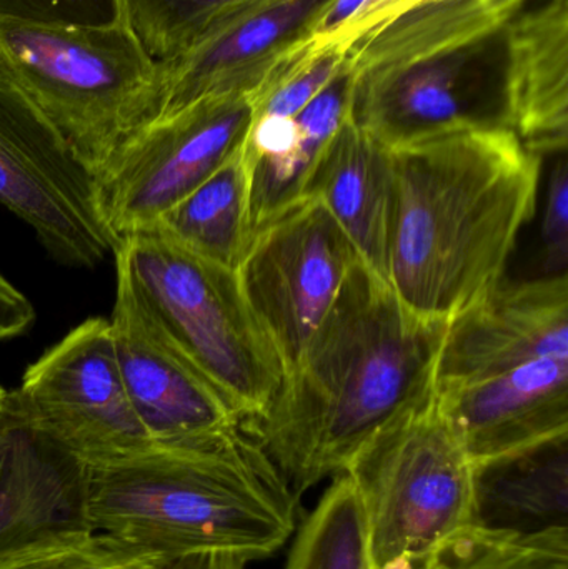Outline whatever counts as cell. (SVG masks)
Wrapping results in <instances>:
<instances>
[{"label": "cell", "instance_id": "obj_17", "mask_svg": "<svg viewBox=\"0 0 568 569\" xmlns=\"http://www.w3.org/2000/svg\"><path fill=\"white\" fill-rule=\"evenodd\" d=\"M349 73L343 66L292 119L252 117L243 143L250 236L267 220L306 199L323 150L349 113Z\"/></svg>", "mask_w": 568, "mask_h": 569}, {"label": "cell", "instance_id": "obj_11", "mask_svg": "<svg viewBox=\"0 0 568 569\" xmlns=\"http://www.w3.org/2000/svg\"><path fill=\"white\" fill-rule=\"evenodd\" d=\"M16 395L30 420L82 463L153 447L127 395L107 318H89L50 347Z\"/></svg>", "mask_w": 568, "mask_h": 569}, {"label": "cell", "instance_id": "obj_33", "mask_svg": "<svg viewBox=\"0 0 568 569\" xmlns=\"http://www.w3.org/2000/svg\"><path fill=\"white\" fill-rule=\"evenodd\" d=\"M193 558H186V560L176 561L170 569H192Z\"/></svg>", "mask_w": 568, "mask_h": 569}, {"label": "cell", "instance_id": "obj_8", "mask_svg": "<svg viewBox=\"0 0 568 569\" xmlns=\"http://www.w3.org/2000/svg\"><path fill=\"white\" fill-rule=\"evenodd\" d=\"M0 206L62 266L92 270L116 252L97 207L96 176L2 66Z\"/></svg>", "mask_w": 568, "mask_h": 569}, {"label": "cell", "instance_id": "obj_1", "mask_svg": "<svg viewBox=\"0 0 568 569\" xmlns=\"http://www.w3.org/2000/svg\"><path fill=\"white\" fill-rule=\"evenodd\" d=\"M444 321L413 317L362 260L350 267L302 360L243 421L297 497L346 471L390 421L436 397Z\"/></svg>", "mask_w": 568, "mask_h": 569}, {"label": "cell", "instance_id": "obj_24", "mask_svg": "<svg viewBox=\"0 0 568 569\" xmlns=\"http://www.w3.org/2000/svg\"><path fill=\"white\" fill-rule=\"evenodd\" d=\"M173 563L93 530L59 535L0 557V569H170Z\"/></svg>", "mask_w": 568, "mask_h": 569}, {"label": "cell", "instance_id": "obj_4", "mask_svg": "<svg viewBox=\"0 0 568 569\" xmlns=\"http://www.w3.org/2000/svg\"><path fill=\"white\" fill-rule=\"evenodd\" d=\"M507 29L480 0H399L342 49L350 119L387 149L510 129Z\"/></svg>", "mask_w": 568, "mask_h": 569}, {"label": "cell", "instance_id": "obj_31", "mask_svg": "<svg viewBox=\"0 0 568 569\" xmlns=\"http://www.w3.org/2000/svg\"><path fill=\"white\" fill-rule=\"evenodd\" d=\"M210 569H247V561L232 557H209Z\"/></svg>", "mask_w": 568, "mask_h": 569}, {"label": "cell", "instance_id": "obj_10", "mask_svg": "<svg viewBox=\"0 0 568 569\" xmlns=\"http://www.w3.org/2000/svg\"><path fill=\"white\" fill-rule=\"evenodd\" d=\"M357 260L352 243L316 197L253 230L236 272L283 377L302 360Z\"/></svg>", "mask_w": 568, "mask_h": 569}, {"label": "cell", "instance_id": "obj_28", "mask_svg": "<svg viewBox=\"0 0 568 569\" xmlns=\"http://www.w3.org/2000/svg\"><path fill=\"white\" fill-rule=\"evenodd\" d=\"M36 323L29 298L0 272V341L22 337Z\"/></svg>", "mask_w": 568, "mask_h": 569}, {"label": "cell", "instance_id": "obj_5", "mask_svg": "<svg viewBox=\"0 0 568 569\" xmlns=\"http://www.w3.org/2000/svg\"><path fill=\"white\" fill-rule=\"evenodd\" d=\"M113 257L117 284L150 330L206 378L242 421L259 420L282 385L283 370L236 270L153 233L120 240Z\"/></svg>", "mask_w": 568, "mask_h": 569}, {"label": "cell", "instance_id": "obj_25", "mask_svg": "<svg viewBox=\"0 0 568 569\" xmlns=\"http://www.w3.org/2000/svg\"><path fill=\"white\" fill-rule=\"evenodd\" d=\"M252 0H123V13L150 57L169 60L189 49L226 13Z\"/></svg>", "mask_w": 568, "mask_h": 569}, {"label": "cell", "instance_id": "obj_15", "mask_svg": "<svg viewBox=\"0 0 568 569\" xmlns=\"http://www.w3.org/2000/svg\"><path fill=\"white\" fill-rule=\"evenodd\" d=\"M86 530H92L87 465L43 433L16 391H7L0 407V557Z\"/></svg>", "mask_w": 568, "mask_h": 569}, {"label": "cell", "instance_id": "obj_6", "mask_svg": "<svg viewBox=\"0 0 568 569\" xmlns=\"http://www.w3.org/2000/svg\"><path fill=\"white\" fill-rule=\"evenodd\" d=\"M0 66L93 176L159 117V66L127 22L0 20Z\"/></svg>", "mask_w": 568, "mask_h": 569}, {"label": "cell", "instance_id": "obj_9", "mask_svg": "<svg viewBox=\"0 0 568 569\" xmlns=\"http://www.w3.org/2000/svg\"><path fill=\"white\" fill-rule=\"evenodd\" d=\"M252 116L247 96L210 97L139 130L96 176L97 207L117 246L152 229L242 149Z\"/></svg>", "mask_w": 568, "mask_h": 569}, {"label": "cell", "instance_id": "obj_16", "mask_svg": "<svg viewBox=\"0 0 568 569\" xmlns=\"http://www.w3.org/2000/svg\"><path fill=\"white\" fill-rule=\"evenodd\" d=\"M110 325L127 395L153 445L193 443L242 421L206 378L150 330L119 284Z\"/></svg>", "mask_w": 568, "mask_h": 569}, {"label": "cell", "instance_id": "obj_13", "mask_svg": "<svg viewBox=\"0 0 568 569\" xmlns=\"http://www.w3.org/2000/svg\"><path fill=\"white\" fill-rule=\"evenodd\" d=\"M547 357L568 358L567 276L502 280L447 325L436 391L490 380Z\"/></svg>", "mask_w": 568, "mask_h": 569}, {"label": "cell", "instance_id": "obj_26", "mask_svg": "<svg viewBox=\"0 0 568 569\" xmlns=\"http://www.w3.org/2000/svg\"><path fill=\"white\" fill-rule=\"evenodd\" d=\"M0 20L46 27L126 22L123 0H0Z\"/></svg>", "mask_w": 568, "mask_h": 569}, {"label": "cell", "instance_id": "obj_14", "mask_svg": "<svg viewBox=\"0 0 568 569\" xmlns=\"http://www.w3.org/2000/svg\"><path fill=\"white\" fill-rule=\"evenodd\" d=\"M436 401L480 470L568 437V358L436 391Z\"/></svg>", "mask_w": 568, "mask_h": 569}, {"label": "cell", "instance_id": "obj_18", "mask_svg": "<svg viewBox=\"0 0 568 569\" xmlns=\"http://www.w3.org/2000/svg\"><path fill=\"white\" fill-rule=\"evenodd\" d=\"M306 197L323 203L359 259L387 282L396 212L390 149L370 139L347 113L323 150Z\"/></svg>", "mask_w": 568, "mask_h": 569}, {"label": "cell", "instance_id": "obj_23", "mask_svg": "<svg viewBox=\"0 0 568 569\" xmlns=\"http://www.w3.org/2000/svg\"><path fill=\"white\" fill-rule=\"evenodd\" d=\"M286 569H373L362 508L340 473L296 530Z\"/></svg>", "mask_w": 568, "mask_h": 569}, {"label": "cell", "instance_id": "obj_22", "mask_svg": "<svg viewBox=\"0 0 568 569\" xmlns=\"http://www.w3.org/2000/svg\"><path fill=\"white\" fill-rule=\"evenodd\" d=\"M416 569H568V527L519 531L474 525L419 558Z\"/></svg>", "mask_w": 568, "mask_h": 569}, {"label": "cell", "instance_id": "obj_34", "mask_svg": "<svg viewBox=\"0 0 568 569\" xmlns=\"http://www.w3.org/2000/svg\"><path fill=\"white\" fill-rule=\"evenodd\" d=\"M7 390L6 388L0 387V407H2L3 400H6Z\"/></svg>", "mask_w": 568, "mask_h": 569}, {"label": "cell", "instance_id": "obj_7", "mask_svg": "<svg viewBox=\"0 0 568 569\" xmlns=\"http://www.w3.org/2000/svg\"><path fill=\"white\" fill-rule=\"evenodd\" d=\"M372 568L426 557L479 525V475L436 397L373 435L347 465Z\"/></svg>", "mask_w": 568, "mask_h": 569}, {"label": "cell", "instance_id": "obj_12", "mask_svg": "<svg viewBox=\"0 0 568 569\" xmlns=\"http://www.w3.org/2000/svg\"><path fill=\"white\" fill-rule=\"evenodd\" d=\"M333 0H252L159 66V117L210 97L247 96L313 36Z\"/></svg>", "mask_w": 568, "mask_h": 569}, {"label": "cell", "instance_id": "obj_2", "mask_svg": "<svg viewBox=\"0 0 568 569\" xmlns=\"http://www.w3.org/2000/svg\"><path fill=\"white\" fill-rule=\"evenodd\" d=\"M389 282L413 317L449 323L502 282L537 212L540 157L510 129H466L390 149Z\"/></svg>", "mask_w": 568, "mask_h": 569}, {"label": "cell", "instance_id": "obj_20", "mask_svg": "<svg viewBox=\"0 0 568 569\" xmlns=\"http://www.w3.org/2000/svg\"><path fill=\"white\" fill-rule=\"evenodd\" d=\"M146 233L237 270L250 240L249 182L243 147L202 186L167 210Z\"/></svg>", "mask_w": 568, "mask_h": 569}, {"label": "cell", "instance_id": "obj_3", "mask_svg": "<svg viewBox=\"0 0 568 569\" xmlns=\"http://www.w3.org/2000/svg\"><path fill=\"white\" fill-rule=\"evenodd\" d=\"M297 503L243 421L193 443L87 465L90 528L170 561L263 560L296 533Z\"/></svg>", "mask_w": 568, "mask_h": 569}, {"label": "cell", "instance_id": "obj_21", "mask_svg": "<svg viewBox=\"0 0 568 569\" xmlns=\"http://www.w3.org/2000/svg\"><path fill=\"white\" fill-rule=\"evenodd\" d=\"M477 475L480 525L519 531L567 527L568 437Z\"/></svg>", "mask_w": 568, "mask_h": 569}, {"label": "cell", "instance_id": "obj_29", "mask_svg": "<svg viewBox=\"0 0 568 569\" xmlns=\"http://www.w3.org/2000/svg\"><path fill=\"white\" fill-rule=\"evenodd\" d=\"M396 2L397 0H367L362 9L343 26V29L340 30L339 36L333 39L332 43H337L340 49H346L353 40L359 39L363 33L373 29L382 20V17L386 16L387 10Z\"/></svg>", "mask_w": 568, "mask_h": 569}, {"label": "cell", "instance_id": "obj_19", "mask_svg": "<svg viewBox=\"0 0 568 569\" xmlns=\"http://www.w3.org/2000/svg\"><path fill=\"white\" fill-rule=\"evenodd\" d=\"M510 130L530 152L552 157L568 146V0H549L507 29Z\"/></svg>", "mask_w": 568, "mask_h": 569}, {"label": "cell", "instance_id": "obj_27", "mask_svg": "<svg viewBox=\"0 0 568 569\" xmlns=\"http://www.w3.org/2000/svg\"><path fill=\"white\" fill-rule=\"evenodd\" d=\"M540 277L567 276L568 269V160L566 152L552 156L547 173L540 226Z\"/></svg>", "mask_w": 568, "mask_h": 569}, {"label": "cell", "instance_id": "obj_30", "mask_svg": "<svg viewBox=\"0 0 568 569\" xmlns=\"http://www.w3.org/2000/svg\"><path fill=\"white\" fill-rule=\"evenodd\" d=\"M367 0H333L326 16L317 26L313 37L320 42L332 43L347 22L362 9Z\"/></svg>", "mask_w": 568, "mask_h": 569}, {"label": "cell", "instance_id": "obj_32", "mask_svg": "<svg viewBox=\"0 0 568 569\" xmlns=\"http://www.w3.org/2000/svg\"><path fill=\"white\" fill-rule=\"evenodd\" d=\"M192 569H210L209 557L193 558Z\"/></svg>", "mask_w": 568, "mask_h": 569}]
</instances>
